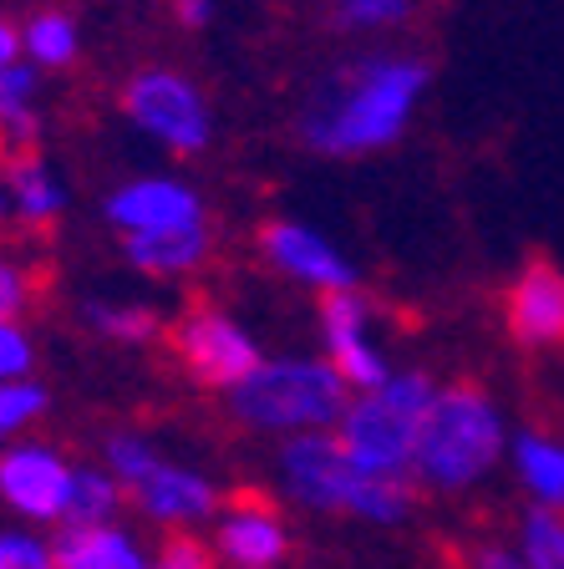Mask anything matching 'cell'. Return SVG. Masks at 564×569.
Returning <instances> with one entry per match:
<instances>
[{"instance_id": "cell-10", "label": "cell", "mask_w": 564, "mask_h": 569, "mask_svg": "<svg viewBox=\"0 0 564 569\" xmlns=\"http://www.w3.org/2000/svg\"><path fill=\"white\" fill-rule=\"evenodd\" d=\"M366 326H372V300L362 296V284H356V290H330V296H320V331H326L330 367H336V377L352 391H376L392 377L382 351L366 341Z\"/></svg>"}, {"instance_id": "cell-32", "label": "cell", "mask_w": 564, "mask_h": 569, "mask_svg": "<svg viewBox=\"0 0 564 569\" xmlns=\"http://www.w3.org/2000/svg\"><path fill=\"white\" fill-rule=\"evenodd\" d=\"M16 61H21V31H16V26L0 16V71L16 67Z\"/></svg>"}, {"instance_id": "cell-14", "label": "cell", "mask_w": 564, "mask_h": 569, "mask_svg": "<svg viewBox=\"0 0 564 569\" xmlns=\"http://www.w3.org/2000/svg\"><path fill=\"white\" fill-rule=\"evenodd\" d=\"M128 498L138 503L142 519L154 523H199L219 513V493H214L209 478L194 473V468H178V462H158L138 488H128Z\"/></svg>"}, {"instance_id": "cell-19", "label": "cell", "mask_w": 564, "mask_h": 569, "mask_svg": "<svg viewBox=\"0 0 564 569\" xmlns=\"http://www.w3.org/2000/svg\"><path fill=\"white\" fill-rule=\"evenodd\" d=\"M77 47H82V36H77V21H71L67 11H36L31 21L21 26V51L31 57V67H41V71L71 67Z\"/></svg>"}, {"instance_id": "cell-4", "label": "cell", "mask_w": 564, "mask_h": 569, "mask_svg": "<svg viewBox=\"0 0 564 569\" xmlns=\"http://www.w3.org/2000/svg\"><path fill=\"white\" fill-rule=\"evenodd\" d=\"M352 407V387L336 377L330 361H306V356H285V361H259L235 391H229V417L255 432H330Z\"/></svg>"}, {"instance_id": "cell-29", "label": "cell", "mask_w": 564, "mask_h": 569, "mask_svg": "<svg viewBox=\"0 0 564 569\" xmlns=\"http://www.w3.org/2000/svg\"><path fill=\"white\" fill-rule=\"evenodd\" d=\"M31 371V336L0 320V381H21Z\"/></svg>"}, {"instance_id": "cell-7", "label": "cell", "mask_w": 564, "mask_h": 569, "mask_svg": "<svg viewBox=\"0 0 564 569\" xmlns=\"http://www.w3.org/2000/svg\"><path fill=\"white\" fill-rule=\"evenodd\" d=\"M168 351H174V361L184 367V377L194 381V387L224 391V397L265 361L255 336H249L245 326H235V320L224 316L219 306H209V300H194V306L168 326Z\"/></svg>"}, {"instance_id": "cell-9", "label": "cell", "mask_w": 564, "mask_h": 569, "mask_svg": "<svg viewBox=\"0 0 564 569\" xmlns=\"http://www.w3.org/2000/svg\"><path fill=\"white\" fill-rule=\"evenodd\" d=\"M255 244L285 280L310 284V290H320V296H330V290H356L352 260H346L326 234H316L310 224H295V219H265Z\"/></svg>"}, {"instance_id": "cell-26", "label": "cell", "mask_w": 564, "mask_h": 569, "mask_svg": "<svg viewBox=\"0 0 564 569\" xmlns=\"http://www.w3.org/2000/svg\"><path fill=\"white\" fill-rule=\"evenodd\" d=\"M154 569H219V555H214V545H204L199 533H168L164 549H158Z\"/></svg>"}, {"instance_id": "cell-31", "label": "cell", "mask_w": 564, "mask_h": 569, "mask_svg": "<svg viewBox=\"0 0 564 569\" xmlns=\"http://www.w3.org/2000/svg\"><path fill=\"white\" fill-rule=\"evenodd\" d=\"M168 11L178 16V26H188V31H199V26L214 16V0H168Z\"/></svg>"}, {"instance_id": "cell-17", "label": "cell", "mask_w": 564, "mask_h": 569, "mask_svg": "<svg viewBox=\"0 0 564 569\" xmlns=\"http://www.w3.org/2000/svg\"><path fill=\"white\" fill-rule=\"evenodd\" d=\"M209 244H214L209 224H194V229H168V234H128L122 254L142 274H188L209 260Z\"/></svg>"}, {"instance_id": "cell-33", "label": "cell", "mask_w": 564, "mask_h": 569, "mask_svg": "<svg viewBox=\"0 0 564 569\" xmlns=\"http://www.w3.org/2000/svg\"><path fill=\"white\" fill-rule=\"evenodd\" d=\"M11 213V193H6V183H0V219Z\"/></svg>"}, {"instance_id": "cell-15", "label": "cell", "mask_w": 564, "mask_h": 569, "mask_svg": "<svg viewBox=\"0 0 564 569\" xmlns=\"http://www.w3.org/2000/svg\"><path fill=\"white\" fill-rule=\"evenodd\" d=\"M51 559H57V569H154L138 539L112 529V523H97V529L61 523L51 539Z\"/></svg>"}, {"instance_id": "cell-21", "label": "cell", "mask_w": 564, "mask_h": 569, "mask_svg": "<svg viewBox=\"0 0 564 569\" xmlns=\"http://www.w3.org/2000/svg\"><path fill=\"white\" fill-rule=\"evenodd\" d=\"M122 509V483L102 468H77L71 478V503H67V519L61 523H82V529H97L107 523L112 513Z\"/></svg>"}, {"instance_id": "cell-11", "label": "cell", "mask_w": 564, "mask_h": 569, "mask_svg": "<svg viewBox=\"0 0 564 569\" xmlns=\"http://www.w3.org/2000/svg\"><path fill=\"white\" fill-rule=\"evenodd\" d=\"M71 478H77V468L57 448L26 442V448L0 452V498L16 513H26V519H41V523L67 519Z\"/></svg>"}, {"instance_id": "cell-22", "label": "cell", "mask_w": 564, "mask_h": 569, "mask_svg": "<svg viewBox=\"0 0 564 569\" xmlns=\"http://www.w3.org/2000/svg\"><path fill=\"white\" fill-rule=\"evenodd\" d=\"M518 559H524V569H564V513H524L518 519Z\"/></svg>"}, {"instance_id": "cell-23", "label": "cell", "mask_w": 564, "mask_h": 569, "mask_svg": "<svg viewBox=\"0 0 564 569\" xmlns=\"http://www.w3.org/2000/svg\"><path fill=\"white\" fill-rule=\"evenodd\" d=\"M417 11L423 0H336L330 26L336 31H392V26H407Z\"/></svg>"}, {"instance_id": "cell-3", "label": "cell", "mask_w": 564, "mask_h": 569, "mask_svg": "<svg viewBox=\"0 0 564 569\" xmlns=\"http://www.w3.org/2000/svg\"><path fill=\"white\" fill-rule=\"evenodd\" d=\"M433 397H437V387H433V377H423V371L387 377L376 391L352 397V407L342 412V422H336L330 438H336V448L346 452V462L362 468L366 478L407 483Z\"/></svg>"}, {"instance_id": "cell-16", "label": "cell", "mask_w": 564, "mask_h": 569, "mask_svg": "<svg viewBox=\"0 0 564 569\" xmlns=\"http://www.w3.org/2000/svg\"><path fill=\"white\" fill-rule=\"evenodd\" d=\"M508 448H514L518 483L530 488L534 509L564 513V438H550L540 427H524L518 438H508Z\"/></svg>"}, {"instance_id": "cell-30", "label": "cell", "mask_w": 564, "mask_h": 569, "mask_svg": "<svg viewBox=\"0 0 564 569\" xmlns=\"http://www.w3.org/2000/svg\"><path fill=\"white\" fill-rule=\"evenodd\" d=\"M473 569H524V559L504 545H483V549H473Z\"/></svg>"}, {"instance_id": "cell-25", "label": "cell", "mask_w": 564, "mask_h": 569, "mask_svg": "<svg viewBox=\"0 0 564 569\" xmlns=\"http://www.w3.org/2000/svg\"><path fill=\"white\" fill-rule=\"evenodd\" d=\"M47 412V387L36 381H0V442H11L21 427H31L36 417Z\"/></svg>"}, {"instance_id": "cell-6", "label": "cell", "mask_w": 564, "mask_h": 569, "mask_svg": "<svg viewBox=\"0 0 564 569\" xmlns=\"http://www.w3.org/2000/svg\"><path fill=\"white\" fill-rule=\"evenodd\" d=\"M122 112H128L132 128L148 132L164 148H174L178 158L204 153L214 138V118H209L204 92L174 67L132 71V82L122 87Z\"/></svg>"}, {"instance_id": "cell-27", "label": "cell", "mask_w": 564, "mask_h": 569, "mask_svg": "<svg viewBox=\"0 0 564 569\" xmlns=\"http://www.w3.org/2000/svg\"><path fill=\"white\" fill-rule=\"evenodd\" d=\"M0 569H57V559L31 533H0Z\"/></svg>"}, {"instance_id": "cell-5", "label": "cell", "mask_w": 564, "mask_h": 569, "mask_svg": "<svg viewBox=\"0 0 564 569\" xmlns=\"http://www.w3.org/2000/svg\"><path fill=\"white\" fill-rule=\"evenodd\" d=\"M280 478L295 503H306L316 513H352L366 523H402L417 503L407 483L366 478L362 468H352L330 432H300V438L285 442Z\"/></svg>"}, {"instance_id": "cell-2", "label": "cell", "mask_w": 564, "mask_h": 569, "mask_svg": "<svg viewBox=\"0 0 564 569\" xmlns=\"http://www.w3.org/2000/svg\"><path fill=\"white\" fill-rule=\"evenodd\" d=\"M504 448L508 432L498 402L478 381H453V387H437L433 407H427L412 478H423L437 493H463L504 458Z\"/></svg>"}, {"instance_id": "cell-13", "label": "cell", "mask_w": 564, "mask_h": 569, "mask_svg": "<svg viewBox=\"0 0 564 569\" xmlns=\"http://www.w3.org/2000/svg\"><path fill=\"white\" fill-rule=\"evenodd\" d=\"M214 555L229 559L235 569L280 565V559L290 555V533H285L270 498H259V493L229 498V509H224V519H219V533H214Z\"/></svg>"}, {"instance_id": "cell-1", "label": "cell", "mask_w": 564, "mask_h": 569, "mask_svg": "<svg viewBox=\"0 0 564 569\" xmlns=\"http://www.w3.org/2000/svg\"><path fill=\"white\" fill-rule=\"evenodd\" d=\"M433 87V61L423 57H362L330 71L300 107V142L326 158L382 153L407 132L417 102Z\"/></svg>"}, {"instance_id": "cell-8", "label": "cell", "mask_w": 564, "mask_h": 569, "mask_svg": "<svg viewBox=\"0 0 564 569\" xmlns=\"http://www.w3.org/2000/svg\"><path fill=\"white\" fill-rule=\"evenodd\" d=\"M504 326L518 351H564V270L530 254L504 290Z\"/></svg>"}, {"instance_id": "cell-12", "label": "cell", "mask_w": 564, "mask_h": 569, "mask_svg": "<svg viewBox=\"0 0 564 569\" xmlns=\"http://www.w3.org/2000/svg\"><path fill=\"white\" fill-rule=\"evenodd\" d=\"M107 219L122 234H168V229H194L204 219V199L178 178H132L107 199Z\"/></svg>"}, {"instance_id": "cell-24", "label": "cell", "mask_w": 564, "mask_h": 569, "mask_svg": "<svg viewBox=\"0 0 564 569\" xmlns=\"http://www.w3.org/2000/svg\"><path fill=\"white\" fill-rule=\"evenodd\" d=\"M158 462H164V458L154 452V442L138 438V432H112V438H107V473L122 483V493H128V488H138L142 478L158 468Z\"/></svg>"}, {"instance_id": "cell-28", "label": "cell", "mask_w": 564, "mask_h": 569, "mask_svg": "<svg viewBox=\"0 0 564 569\" xmlns=\"http://www.w3.org/2000/svg\"><path fill=\"white\" fill-rule=\"evenodd\" d=\"M26 306H31V274H26L21 264L0 260V320L16 326V320L26 316Z\"/></svg>"}, {"instance_id": "cell-18", "label": "cell", "mask_w": 564, "mask_h": 569, "mask_svg": "<svg viewBox=\"0 0 564 569\" xmlns=\"http://www.w3.org/2000/svg\"><path fill=\"white\" fill-rule=\"evenodd\" d=\"M6 193H11V209L31 229H47L67 203V193L51 178V168L41 163V153H6Z\"/></svg>"}, {"instance_id": "cell-20", "label": "cell", "mask_w": 564, "mask_h": 569, "mask_svg": "<svg viewBox=\"0 0 564 569\" xmlns=\"http://www.w3.org/2000/svg\"><path fill=\"white\" fill-rule=\"evenodd\" d=\"M82 320L92 326L97 336H107V341H118V346H142V341H154V336H164V316H158V310H148V306L87 300Z\"/></svg>"}]
</instances>
